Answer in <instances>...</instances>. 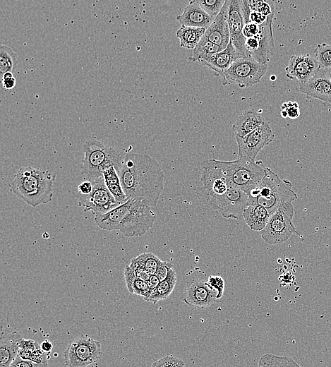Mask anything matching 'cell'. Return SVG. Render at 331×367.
Returning <instances> with one entry per match:
<instances>
[{
    "label": "cell",
    "instance_id": "6da1fadb",
    "mask_svg": "<svg viewBox=\"0 0 331 367\" xmlns=\"http://www.w3.org/2000/svg\"><path fill=\"white\" fill-rule=\"evenodd\" d=\"M118 174L128 200H140L150 207L157 205L164 174L156 160L147 154L126 152Z\"/></svg>",
    "mask_w": 331,
    "mask_h": 367
},
{
    "label": "cell",
    "instance_id": "7a4b0ae2",
    "mask_svg": "<svg viewBox=\"0 0 331 367\" xmlns=\"http://www.w3.org/2000/svg\"><path fill=\"white\" fill-rule=\"evenodd\" d=\"M155 218V213L144 201L128 199L109 212L96 215L95 222L104 230H119L126 237H138L152 227Z\"/></svg>",
    "mask_w": 331,
    "mask_h": 367
},
{
    "label": "cell",
    "instance_id": "3957f363",
    "mask_svg": "<svg viewBox=\"0 0 331 367\" xmlns=\"http://www.w3.org/2000/svg\"><path fill=\"white\" fill-rule=\"evenodd\" d=\"M56 176L48 170L31 167L20 168L10 183V190L32 207L52 200Z\"/></svg>",
    "mask_w": 331,
    "mask_h": 367
},
{
    "label": "cell",
    "instance_id": "277c9868",
    "mask_svg": "<svg viewBox=\"0 0 331 367\" xmlns=\"http://www.w3.org/2000/svg\"><path fill=\"white\" fill-rule=\"evenodd\" d=\"M265 169V174L256 188L248 195L251 204L256 203L266 208L272 215L284 203H291L297 198L288 180L281 179L270 168Z\"/></svg>",
    "mask_w": 331,
    "mask_h": 367
},
{
    "label": "cell",
    "instance_id": "5b68a950",
    "mask_svg": "<svg viewBox=\"0 0 331 367\" xmlns=\"http://www.w3.org/2000/svg\"><path fill=\"white\" fill-rule=\"evenodd\" d=\"M212 161L221 169L229 185L247 194L258 186L265 174V169L255 161L242 158L227 162L215 159Z\"/></svg>",
    "mask_w": 331,
    "mask_h": 367
},
{
    "label": "cell",
    "instance_id": "8992f818",
    "mask_svg": "<svg viewBox=\"0 0 331 367\" xmlns=\"http://www.w3.org/2000/svg\"><path fill=\"white\" fill-rule=\"evenodd\" d=\"M84 156L80 167L81 174L88 179L102 176V167L109 160L124 157V150L112 148L98 140L87 141L83 145Z\"/></svg>",
    "mask_w": 331,
    "mask_h": 367
},
{
    "label": "cell",
    "instance_id": "52a82bcc",
    "mask_svg": "<svg viewBox=\"0 0 331 367\" xmlns=\"http://www.w3.org/2000/svg\"><path fill=\"white\" fill-rule=\"evenodd\" d=\"M294 215L291 203L282 204L260 231L262 239L266 243L275 245L287 241L293 234L300 235L293 224Z\"/></svg>",
    "mask_w": 331,
    "mask_h": 367
},
{
    "label": "cell",
    "instance_id": "ba28073f",
    "mask_svg": "<svg viewBox=\"0 0 331 367\" xmlns=\"http://www.w3.org/2000/svg\"><path fill=\"white\" fill-rule=\"evenodd\" d=\"M267 70V64L259 63L251 57H242L219 76L224 85L236 84L243 88L258 83Z\"/></svg>",
    "mask_w": 331,
    "mask_h": 367
},
{
    "label": "cell",
    "instance_id": "9c48e42d",
    "mask_svg": "<svg viewBox=\"0 0 331 367\" xmlns=\"http://www.w3.org/2000/svg\"><path fill=\"white\" fill-rule=\"evenodd\" d=\"M101 343L85 335L76 337L64 352L67 367H88L96 363L102 358Z\"/></svg>",
    "mask_w": 331,
    "mask_h": 367
},
{
    "label": "cell",
    "instance_id": "30bf717a",
    "mask_svg": "<svg viewBox=\"0 0 331 367\" xmlns=\"http://www.w3.org/2000/svg\"><path fill=\"white\" fill-rule=\"evenodd\" d=\"M206 275L200 270H191L186 275V286L183 301L196 308L213 306L217 301V293L207 283Z\"/></svg>",
    "mask_w": 331,
    "mask_h": 367
},
{
    "label": "cell",
    "instance_id": "8fae6325",
    "mask_svg": "<svg viewBox=\"0 0 331 367\" xmlns=\"http://www.w3.org/2000/svg\"><path fill=\"white\" fill-rule=\"evenodd\" d=\"M274 13L260 25V31L255 37L247 38L244 47L249 57L259 63L267 64L275 52L274 38L272 35V21Z\"/></svg>",
    "mask_w": 331,
    "mask_h": 367
},
{
    "label": "cell",
    "instance_id": "7c38bea8",
    "mask_svg": "<svg viewBox=\"0 0 331 367\" xmlns=\"http://www.w3.org/2000/svg\"><path fill=\"white\" fill-rule=\"evenodd\" d=\"M211 207L226 218L239 219L243 217L244 210L251 204L244 191L229 186L227 191L217 199L210 200Z\"/></svg>",
    "mask_w": 331,
    "mask_h": 367
},
{
    "label": "cell",
    "instance_id": "4fadbf2b",
    "mask_svg": "<svg viewBox=\"0 0 331 367\" xmlns=\"http://www.w3.org/2000/svg\"><path fill=\"white\" fill-rule=\"evenodd\" d=\"M90 180L93 184L92 191L88 195L78 198L85 211H91L96 216L105 214L119 206L107 188L103 176Z\"/></svg>",
    "mask_w": 331,
    "mask_h": 367
},
{
    "label": "cell",
    "instance_id": "5bb4252c",
    "mask_svg": "<svg viewBox=\"0 0 331 367\" xmlns=\"http://www.w3.org/2000/svg\"><path fill=\"white\" fill-rule=\"evenodd\" d=\"M239 150V158L255 161L260 151L271 143L274 139L272 129L266 121H264L255 130L243 138L236 137Z\"/></svg>",
    "mask_w": 331,
    "mask_h": 367
},
{
    "label": "cell",
    "instance_id": "9a60e30c",
    "mask_svg": "<svg viewBox=\"0 0 331 367\" xmlns=\"http://www.w3.org/2000/svg\"><path fill=\"white\" fill-rule=\"evenodd\" d=\"M226 2L230 42L243 57H249L244 47L246 38L242 34L246 24L243 0H226Z\"/></svg>",
    "mask_w": 331,
    "mask_h": 367
},
{
    "label": "cell",
    "instance_id": "2e32d148",
    "mask_svg": "<svg viewBox=\"0 0 331 367\" xmlns=\"http://www.w3.org/2000/svg\"><path fill=\"white\" fill-rule=\"evenodd\" d=\"M320 71L318 61L313 54L291 55L285 68L286 77L296 79L299 84L305 83Z\"/></svg>",
    "mask_w": 331,
    "mask_h": 367
},
{
    "label": "cell",
    "instance_id": "e0dca14e",
    "mask_svg": "<svg viewBox=\"0 0 331 367\" xmlns=\"http://www.w3.org/2000/svg\"><path fill=\"white\" fill-rule=\"evenodd\" d=\"M299 91L307 96L331 104V80L328 72L320 70L308 81L299 84Z\"/></svg>",
    "mask_w": 331,
    "mask_h": 367
},
{
    "label": "cell",
    "instance_id": "ac0fdd59",
    "mask_svg": "<svg viewBox=\"0 0 331 367\" xmlns=\"http://www.w3.org/2000/svg\"><path fill=\"white\" fill-rule=\"evenodd\" d=\"M204 37L224 49L230 42V32L227 20V2L219 13L205 30Z\"/></svg>",
    "mask_w": 331,
    "mask_h": 367
},
{
    "label": "cell",
    "instance_id": "d6986e66",
    "mask_svg": "<svg viewBox=\"0 0 331 367\" xmlns=\"http://www.w3.org/2000/svg\"><path fill=\"white\" fill-rule=\"evenodd\" d=\"M23 338L16 331L1 330L0 337V367H10L18 356L19 347Z\"/></svg>",
    "mask_w": 331,
    "mask_h": 367
},
{
    "label": "cell",
    "instance_id": "ffe728a7",
    "mask_svg": "<svg viewBox=\"0 0 331 367\" xmlns=\"http://www.w3.org/2000/svg\"><path fill=\"white\" fill-rule=\"evenodd\" d=\"M214 18L205 13L195 1H191L183 13L176 17L181 25L207 29Z\"/></svg>",
    "mask_w": 331,
    "mask_h": 367
},
{
    "label": "cell",
    "instance_id": "44dd1931",
    "mask_svg": "<svg viewBox=\"0 0 331 367\" xmlns=\"http://www.w3.org/2000/svg\"><path fill=\"white\" fill-rule=\"evenodd\" d=\"M242 57L232 43L229 42L224 49L213 54L206 60L201 61L200 63L214 71L219 76L227 70L235 61Z\"/></svg>",
    "mask_w": 331,
    "mask_h": 367
},
{
    "label": "cell",
    "instance_id": "7402d4cb",
    "mask_svg": "<svg viewBox=\"0 0 331 367\" xmlns=\"http://www.w3.org/2000/svg\"><path fill=\"white\" fill-rule=\"evenodd\" d=\"M265 120L261 114L253 109L243 112L232 126L235 136L243 138L259 127Z\"/></svg>",
    "mask_w": 331,
    "mask_h": 367
},
{
    "label": "cell",
    "instance_id": "603a6c76",
    "mask_svg": "<svg viewBox=\"0 0 331 367\" xmlns=\"http://www.w3.org/2000/svg\"><path fill=\"white\" fill-rule=\"evenodd\" d=\"M270 216L266 208L256 203L248 205L243 212L246 224L256 231H261L265 227Z\"/></svg>",
    "mask_w": 331,
    "mask_h": 367
},
{
    "label": "cell",
    "instance_id": "cb8c5ba5",
    "mask_svg": "<svg viewBox=\"0 0 331 367\" xmlns=\"http://www.w3.org/2000/svg\"><path fill=\"white\" fill-rule=\"evenodd\" d=\"M176 272L171 268L168 276L160 282L157 287L153 289L150 295L145 300L153 303L167 299L172 293L176 284Z\"/></svg>",
    "mask_w": 331,
    "mask_h": 367
},
{
    "label": "cell",
    "instance_id": "d4e9b609",
    "mask_svg": "<svg viewBox=\"0 0 331 367\" xmlns=\"http://www.w3.org/2000/svg\"><path fill=\"white\" fill-rule=\"evenodd\" d=\"M18 356L23 359L37 363H48L45 353L40 347V344L32 339H23L20 342Z\"/></svg>",
    "mask_w": 331,
    "mask_h": 367
},
{
    "label": "cell",
    "instance_id": "484cf974",
    "mask_svg": "<svg viewBox=\"0 0 331 367\" xmlns=\"http://www.w3.org/2000/svg\"><path fill=\"white\" fill-rule=\"evenodd\" d=\"M124 279L128 291L140 296L145 300L151 294V289L148 282L136 277L134 271L126 265L124 269Z\"/></svg>",
    "mask_w": 331,
    "mask_h": 367
},
{
    "label": "cell",
    "instance_id": "4316f807",
    "mask_svg": "<svg viewBox=\"0 0 331 367\" xmlns=\"http://www.w3.org/2000/svg\"><path fill=\"white\" fill-rule=\"evenodd\" d=\"M206 29L181 25L176 35L179 39L180 46L193 49L203 37Z\"/></svg>",
    "mask_w": 331,
    "mask_h": 367
},
{
    "label": "cell",
    "instance_id": "83f0119b",
    "mask_svg": "<svg viewBox=\"0 0 331 367\" xmlns=\"http://www.w3.org/2000/svg\"><path fill=\"white\" fill-rule=\"evenodd\" d=\"M222 50L223 49L219 46L212 43L203 36L199 43L193 49L192 54L188 59L193 62H200Z\"/></svg>",
    "mask_w": 331,
    "mask_h": 367
},
{
    "label": "cell",
    "instance_id": "f1b7e54d",
    "mask_svg": "<svg viewBox=\"0 0 331 367\" xmlns=\"http://www.w3.org/2000/svg\"><path fill=\"white\" fill-rule=\"evenodd\" d=\"M258 367H301L294 360L288 356L272 354L263 355L258 361Z\"/></svg>",
    "mask_w": 331,
    "mask_h": 367
},
{
    "label": "cell",
    "instance_id": "f546056e",
    "mask_svg": "<svg viewBox=\"0 0 331 367\" xmlns=\"http://www.w3.org/2000/svg\"><path fill=\"white\" fill-rule=\"evenodd\" d=\"M17 66V56L15 52L8 46L2 44L0 47V73H13Z\"/></svg>",
    "mask_w": 331,
    "mask_h": 367
},
{
    "label": "cell",
    "instance_id": "4dcf8cb0",
    "mask_svg": "<svg viewBox=\"0 0 331 367\" xmlns=\"http://www.w3.org/2000/svg\"><path fill=\"white\" fill-rule=\"evenodd\" d=\"M313 53L318 61L320 70L329 73L331 71V44H318Z\"/></svg>",
    "mask_w": 331,
    "mask_h": 367
},
{
    "label": "cell",
    "instance_id": "1f68e13d",
    "mask_svg": "<svg viewBox=\"0 0 331 367\" xmlns=\"http://www.w3.org/2000/svg\"><path fill=\"white\" fill-rule=\"evenodd\" d=\"M135 259L151 275L156 273L161 261L156 255L152 253H142Z\"/></svg>",
    "mask_w": 331,
    "mask_h": 367
},
{
    "label": "cell",
    "instance_id": "d6a6232c",
    "mask_svg": "<svg viewBox=\"0 0 331 367\" xmlns=\"http://www.w3.org/2000/svg\"><path fill=\"white\" fill-rule=\"evenodd\" d=\"M200 7L209 16L215 18L220 12L225 0H195Z\"/></svg>",
    "mask_w": 331,
    "mask_h": 367
},
{
    "label": "cell",
    "instance_id": "836d02e7",
    "mask_svg": "<svg viewBox=\"0 0 331 367\" xmlns=\"http://www.w3.org/2000/svg\"><path fill=\"white\" fill-rule=\"evenodd\" d=\"M249 8L251 11H257L266 16L274 13L273 1H248Z\"/></svg>",
    "mask_w": 331,
    "mask_h": 367
},
{
    "label": "cell",
    "instance_id": "e575fe53",
    "mask_svg": "<svg viewBox=\"0 0 331 367\" xmlns=\"http://www.w3.org/2000/svg\"><path fill=\"white\" fill-rule=\"evenodd\" d=\"M151 367H184V362L172 355H167L154 361Z\"/></svg>",
    "mask_w": 331,
    "mask_h": 367
},
{
    "label": "cell",
    "instance_id": "d590c367",
    "mask_svg": "<svg viewBox=\"0 0 331 367\" xmlns=\"http://www.w3.org/2000/svg\"><path fill=\"white\" fill-rule=\"evenodd\" d=\"M207 283L210 287L217 293V300L223 296L225 283L224 279L221 276L210 275L207 277Z\"/></svg>",
    "mask_w": 331,
    "mask_h": 367
},
{
    "label": "cell",
    "instance_id": "8d00e7d4",
    "mask_svg": "<svg viewBox=\"0 0 331 367\" xmlns=\"http://www.w3.org/2000/svg\"><path fill=\"white\" fill-rule=\"evenodd\" d=\"M107 186L119 205L125 203L128 200L121 184L107 185Z\"/></svg>",
    "mask_w": 331,
    "mask_h": 367
},
{
    "label": "cell",
    "instance_id": "74e56055",
    "mask_svg": "<svg viewBox=\"0 0 331 367\" xmlns=\"http://www.w3.org/2000/svg\"><path fill=\"white\" fill-rule=\"evenodd\" d=\"M281 109L287 113V118L291 119H295L300 115L299 105L296 102H285L281 105Z\"/></svg>",
    "mask_w": 331,
    "mask_h": 367
},
{
    "label": "cell",
    "instance_id": "f35d334b",
    "mask_svg": "<svg viewBox=\"0 0 331 367\" xmlns=\"http://www.w3.org/2000/svg\"><path fill=\"white\" fill-rule=\"evenodd\" d=\"M102 176L106 185L120 184L119 176L114 167H111L104 170Z\"/></svg>",
    "mask_w": 331,
    "mask_h": 367
},
{
    "label": "cell",
    "instance_id": "ab89813d",
    "mask_svg": "<svg viewBox=\"0 0 331 367\" xmlns=\"http://www.w3.org/2000/svg\"><path fill=\"white\" fill-rule=\"evenodd\" d=\"M93 189V184L91 180L86 179L78 186L76 192H73V195L78 198L88 195Z\"/></svg>",
    "mask_w": 331,
    "mask_h": 367
},
{
    "label": "cell",
    "instance_id": "60d3db41",
    "mask_svg": "<svg viewBox=\"0 0 331 367\" xmlns=\"http://www.w3.org/2000/svg\"><path fill=\"white\" fill-rule=\"evenodd\" d=\"M130 267L134 271L137 277L148 282L150 275L133 258L131 259V263L129 265Z\"/></svg>",
    "mask_w": 331,
    "mask_h": 367
},
{
    "label": "cell",
    "instance_id": "b9f144b4",
    "mask_svg": "<svg viewBox=\"0 0 331 367\" xmlns=\"http://www.w3.org/2000/svg\"><path fill=\"white\" fill-rule=\"evenodd\" d=\"M10 367H49L48 363H37L25 360L18 356L13 361Z\"/></svg>",
    "mask_w": 331,
    "mask_h": 367
},
{
    "label": "cell",
    "instance_id": "7bdbcfd3",
    "mask_svg": "<svg viewBox=\"0 0 331 367\" xmlns=\"http://www.w3.org/2000/svg\"><path fill=\"white\" fill-rule=\"evenodd\" d=\"M260 31V25L255 24L251 22H248L245 24L242 34L243 36L247 39L250 37H255L258 34Z\"/></svg>",
    "mask_w": 331,
    "mask_h": 367
},
{
    "label": "cell",
    "instance_id": "ee69618b",
    "mask_svg": "<svg viewBox=\"0 0 331 367\" xmlns=\"http://www.w3.org/2000/svg\"><path fill=\"white\" fill-rule=\"evenodd\" d=\"M172 268V265L166 261L161 260L155 275L159 277L160 282L164 280L169 275Z\"/></svg>",
    "mask_w": 331,
    "mask_h": 367
},
{
    "label": "cell",
    "instance_id": "f6af8a7d",
    "mask_svg": "<svg viewBox=\"0 0 331 367\" xmlns=\"http://www.w3.org/2000/svg\"><path fill=\"white\" fill-rule=\"evenodd\" d=\"M1 83L4 89L11 90L16 85V79L11 72L5 73L1 76Z\"/></svg>",
    "mask_w": 331,
    "mask_h": 367
},
{
    "label": "cell",
    "instance_id": "bcb514c9",
    "mask_svg": "<svg viewBox=\"0 0 331 367\" xmlns=\"http://www.w3.org/2000/svg\"><path fill=\"white\" fill-rule=\"evenodd\" d=\"M267 17L268 16H266L261 13L257 11H251L249 22L257 25H261L267 20Z\"/></svg>",
    "mask_w": 331,
    "mask_h": 367
},
{
    "label": "cell",
    "instance_id": "7dc6e473",
    "mask_svg": "<svg viewBox=\"0 0 331 367\" xmlns=\"http://www.w3.org/2000/svg\"><path fill=\"white\" fill-rule=\"evenodd\" d=\"M40 347L44 353L48 354L52 351L53 344L49 340L45 339L40 344Z\"/></svg>",
    "mask_w": 331,
    "mask_h": 367
},
{
    "label": "cell",
    "instance_id": "c3c4849f",
    "mask_svg": "<svg viewBox=\"0 0 331 367\" xmlns=\"http://www.w3.org/2000/svg\"><path fill=\"white\" fill-rule=\"evenodd\" d=\"M148 284H149V286L151 289V292L153 289H155L157 285L160 284V280L159 279V277L155 275H150V277L148 280Z\"/></svg>",
    "mask_w": 331,
    "mask_h": 367
},
{
    "label": "cell",
    "instance_id": "681fc988",
    "mask_svg": "<svg viewBox=\"0 0 331 367\" xmlns=\"http://www.w3.org/2000/svg\"><path fill=\"white\" fill-rule=\"evenodd\" d=\"M280 114L284 119L287 118V113L284 110H282Z\"/></svg>",
    "mask_w": 331,
    "mask_h": 367
},
{
    "label": "cell",
    "instance_id": "f907efd6",
    "mask_svg": "<svg viewBox=\"0 0 331 367\" xmlns=\"http://www.w3.org/2000/svg\"><path fill=\"white\" fill-rule=\"evenodd\" d=\"M328 76H329V78H330V79L331 80V71L328 73Z\"/></svg>",
    "mask_w": 331,
    "mask_h": 367
},
{
    "label": "cell",
    "instance_id": "816d5d0a",
    "mask_svg": "<svg viewBox=\"0 0 331 367\" xmlns=\"http://www.w3.org/2000/svg\"><path fill=\"white\" fill-rule=\"evenodd\" d=\"M330 328H331V324H330Z\"/></svg>",
    "mask_w": 331,
    "mask_h": 367
}]
</instances>
